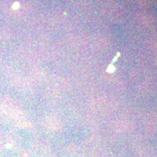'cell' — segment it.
Returning a JSON list of instances; mask_svg holds the SVG:
<instances>
[{"label":"cell","instance_id":"obj_1","mask_svg":"<svg viewBox=\"0 0 157 157\" xmlns=\"http://www.w3.org/2000/svg\"><path fill=\"white\" fill-rule=\"evenodd\" d=\"M116 71V68L115 66H113V65L112 63H111L109 65V66H108L107 68V70L106 71L108 72V73H110V74H113V72H114Z\"/></svg>","mask_w":157,"mask_h":157},{"label":"cell","instance_id":"obj_2","mask_svg":"<svg viewBox=\"0 0 157 157\" xmlns=\"http://www.w3.org/2000/svg\"><path fill=\"white\" fill-rule=\"evenodd\" d=\"M119 56H120V53H119V52H118V53L117 54V56H115V58H113V60H112V64L113 63H114V62H116V61H117V59L118 58H119Z\"/></svg>","mask_w":157,"mask_h":157}]
</instances>
